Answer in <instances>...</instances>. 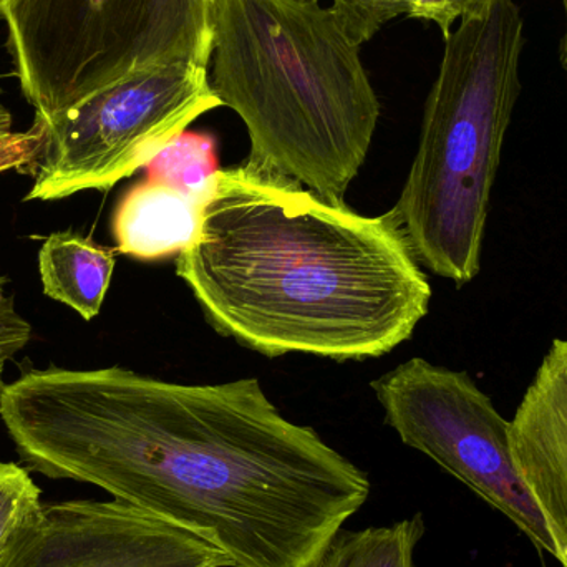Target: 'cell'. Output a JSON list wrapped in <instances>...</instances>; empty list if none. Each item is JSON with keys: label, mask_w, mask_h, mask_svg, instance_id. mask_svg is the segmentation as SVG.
Here are the masks:
<instances>
[{"label": "cell", "mask_w": 567, "mask_h": 567, "mask_svg": "<svg viewBox=\"0 0 567 567\" xmlns=\"http://www.w3.org/2000/svg\"><path fill=\"white\" fill-rule=\"evenodd\" d=\"M218 106L208 66L178 63L123 80L59 118L39 122L45 145L25 202L109 192Z\"/></svg>", "instance_id": "6"}, {"label": "cell", "mask_w": 567, "mask_h": 567, "mask_svg": "<svg viewBox=\"0 0 567 567\" xmlns=\"http://www.w3.org/2000/svg\"><path fill=\"white\" fill-rule=\"evenodd\" d=\"M6 363H7V360L0 359V383L3 382L2 377H3V370H6Z\"/></svg>", "instance_id": "21"}, {"label": "cell", "mask_w": 567, "mask_h": 567, "mask_svg": "<svg viewBox=\"0 0 567 567\" xmlns=\"http://www.w3.org/2000/svg\"><path fill=\"white\" fill-rule=\"evenodd\" d=\"M523 45L515 0H496L446 37L395 205L420 266L458 287L482 269L493 185L522 90Z\"/></svg>", "instance_id": "4"}, {"label": "cell", "mask_w": 567, "mask_h": 567, "mask_svg": "<svg viewBox=\"0 0 567 567\" xmlns=\"http://www.w3.org/2000/svg\"><path fill=\"white\" fill-rule=\"evenodd\" d=\"M403 16L436 23L445 39L460 20L455 0H403Z\"/></svg>", "instance_id": "18"}, {"label": "cell", "mask_w": 567, "mask_h": 567, "mask_svg": "<svg viewBox=\"0 0 567 567\" xmlns=\"http://www.w3.org/2000/svg\"><path fill=\"white\" fill-rule=\"evenodd\" d=\"M563 7H565V35H563L561 47H559V59H561L563 69L567 73V0H563Z\"/></svg>", "instance_id": "20"}, {"label": "cell", "mask_w": 567, "mask_h": 567, "mask_svg": "<svg viewBox=\"0 0 567 567\" xmlns=\"http://www.w3.org/2000/svg\"><path fill=\"white\" fill-rule=\"evenodd\" d=\"M516 465L567 567V339H556L512 420Z\"/></svg>", "instance_id": "9"}, {"label": "cell", "mask_w": 567, "mask_h": 567, "mask_svg": "<svg viewBox=\"0 0 567 567\" xmlns=\"http://www.w3.org/2000/svg\"><path fill=\"white\" fill-rule=\"evenodd\" d=\"M0 567H229L212 543L113 499L43 503Z\"/></svg>", "instance_id": "8"}, {"label": "cell", "mask_w": 567, "mask_h": 567, "mask_svg": "<svg viewBox=\"0 0 567 567\" xmlns=\"http://www.w3.org/2000/svg\"><path fill=\"white\" fill-rule=\"evenodd\" d=\"M115 265L112 249L76 233H53L39 251L43 293L85 320L95 319L102 310Z\"/></svg>", "instance_id": "11"}, {"label": "cell", "mask_w": 567, "mask_h": 567, "mask_svg": "<svg viewBox=\"0 0 567 567\" xmlns=\"http://www.w3.org/2000/svg\"><path fill=\"white\" fill-rule=\"evenodd\" d=\"M370 385L386 425L406 446L432 458L558 559L545 516L516 465L512 422L468 373L413 357Z\"/></svg>", "instance_id": "7"}, {"label": "cell", "mask_w": 567, "mask_h": 567, "mask_svg": "<svg viewBox=\"0 0 567 567\" xmlns=\"http://www.w3.org/2000/svg\"><path fill=\"white\" fill-rule=\"evenodd\" d=\"M42 489L25 466L0 462V556L42 512Z\"/></svg>", "instance_id": "14"}, {"label": "cell", "mask_w": 567, "mask_h": 567, "mask_svg": "<svg viewBox=\"0 0 567 567\" xmlns=\"http://www.w3.org/2000/svg\"><path fill=\"white\" fill-rule=\"evenodd\" d=\"M209 193L186 192L155 178L136 183L113 213L116 249L138 261L178 256L198 236Z\"/></svg>", "instance_id": "10"}, {"label": "cell", "mask_w": 567, "mask_h": 567, "mask_svg": "<svg viewBox=\"0 0 567 567\" xmlns=\"http://www.w3.org/2000/svg\"><path fill=\"white\" fill-rule=\"evenodd\" d=\"M496 0H455L460 20L483 16Z\"/></svg>", "instance_id": "19"}, {"label": "cell", "mask_w": 567, "mask_h": 567, "mask_svg": "<svg viewBox=\"0 0 567 567\" xmlns=\"http://www.w3.org/2000/svg\"><path fill=\"white\" fill-rule=\"evenodd\" d=\"M176 275L213 329L266 357L385 355L432 299L395 208L362 216L249 159L216 173Z\"/></svg>", "instance_id": "2"}, {"label": "cell", "mask_w": 567, "mask_h": 567, "mask_svg": "<svg viewBox=\"0 0 567 567\" xmlns=\"http://www.w3.org/2000/svg\"><path fill=\"white\" fill-rule=\"evenodd\" d=\"M350 39L362 47L395 17L403 16V0H332Z\"/></svg>", "instance_id": "16"}, {"label": "cell", "mask_w": 567, "mask_h": 567, "mask_svg": "<svg viewBox=\"0 0 567 567\" xmlns=\"http://www.w3.org/2000/svg\"><path fill=\"white\" fill-rule=\"evenodd\" d=\"M43 145V126L39 122H33L25 132H16L12 113L0 102V175L17 172L33 178Z\"/></svg>", "instance_id": "15"}, {"label": "cell", "mask_w": 567, "mask_h": 567, "mask_svg": "<svg viewBox=\"0 0 567 567\" xmlns=\"http://www.w3.org/2000/svg\"><path fill=\"white\" fill-rule=\"evenodd\" d=\"M9 279L0 276V359L7 360L25 349L32 337V327L17 310L16 299L7 290Z\"/></svg>", "instance_id": "17"}, {"label": "cell", "mask_w": 567, "mask_h": 567, "mask_svg": "<svg viewBox=\"0 0 567 567\" xmlns=\"http://www.w3.org/2000/svg\"><path fill=\"white\" fill-rule=\"evenodd\" d=\"M209 83L248 159L332 205L365 163L380 103L357 45L320 0H215Z\"/></svg>", "instance_id": "3"}, {"label": "cell", "mask_w": 567, "mask_h": 567, "mask_svg": "<svg viewBox=\"0 0 567 567\" xmlns=\"http://www.w3.org/2000/svg\"><path fill=\"white\" fill-rule=\"evenodd\" d=\"M216 140L206 133L185 132L168 143L146 166L148 178L162 179L186 192L208 195L218 173Z\"/></svg>", "instance_id": "13"}, {"label": "cell", "mask_w": 567, "mask_h": 567, "mask_svg": "<svg viewBox=\"0 0 567 567\" xmlns=\"http://www.w3.org/2000/svg\"><path fill=\"white\" fill-rule=\"evenodd\" d=\"M7 49L35 120L162 66H209L215 0H0Z\"/></svg>", "instance_id": "5"}, {"label": "cell", "mask_w": 567, "mask_h": 567, "mask_svg": "<svg viewBox=\"0 0 567 567\" xmlns=\"http://www.w3.org/2000/svg\"><path fill=\"white\" fill-rule=\"evenodd\" d=\"M423 533L420 515L382 528L340 532L313 567H415Z\"/></svg>", "instance_id": "12"}, {"label": "cell", "mask_w": 567, "mask_h": 567, "mask_svg": "<svg viewBox=\"0 0 567 567\" xmlns=\"http://www.w3.org/2000/svg\"><path fill=\"white\" fill-rule=\"evenodd\" d=\"M0 420L29 472L99 486L229 567H313L369 498L365 473L289 422L258 379L30 367L0 383Z\"/></svg>", "instance_id": "1"}]
</instances>
